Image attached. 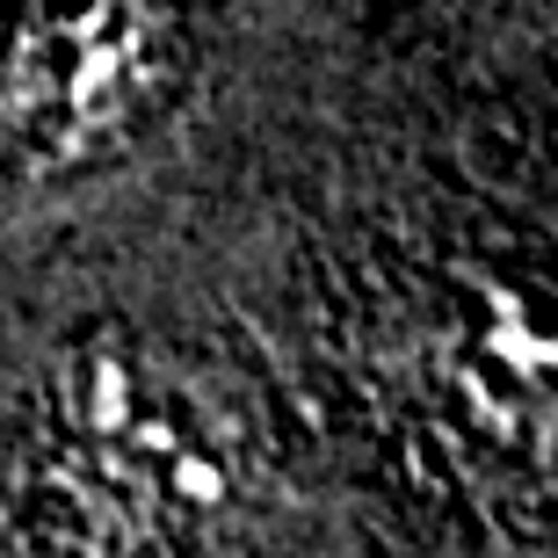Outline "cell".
<instances>
[{"label": "cell", "mask_w": 558, "mask_h": 558, "mask_svg": "<svg viewBox=\"0 0 558 558\" xmlns=\"http://www.w3.org/2000/svg\"><path fill=\"white\" fill-rule=\"evenodd\" d=\"M240 428L160 349L95 333L51 363L8 457L15 537L44 558H174L232 515Z\"/></svg>", "instance_id": "cell-1"}, {"label": "cell", "mask_w": 558, "mask_h": 558, "mask_svg": "<svg viewBox=\"0 0 558 558\" xmlns=\"http://www.w3.org/2000/svg\"><path fill=\"white\" fill-rule=\"evenodd\" d=\"M174 22L153 0H51L0 37V167H87L160 109Z\"/></svg>", "instance_id": "cell-2"}, {"label": "cell", "mask_w": 558, "mask_h": 558, "mask_svg": "<svg viewBox=\"0 0 558 558\" xmlns=\"http://www.w3.org/2000/svg\"><path fill=\"white\" fill-rule=\"evenodd\" d=\"M428 377L450 428L522 486H558V290L464 269L428 327Z\"/></svg>", "instance_id": "cell-3"}]
</instances>
